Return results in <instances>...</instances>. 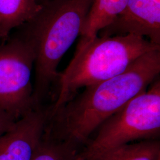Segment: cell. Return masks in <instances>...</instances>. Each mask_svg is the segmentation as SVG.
I'll return each instance as SVG.
<instances>
[{"label":"cell","mask_w":160,"mask_h":160,"mask_svg":"<svg viewBox=\"0 0 160 160\" xmlns=\"http://www.w3.org/2000/svg\"><path fill=\"white\" fill-rule=\"evenodd\" d=\"M160 73V49L138 58L122 73L84 88L51 118L47 131L59 140L85 146L103 122L148 88Z\"/></svg>","instance_id":"1"},{"label":"cell","mask_w":160,"mask_h":160,"mask_svg":"<svg viewBox=\"0 0 160 160\" xmlns=\"http://www.w3.org/2000/svg\"><path fill=\"white\" fill-rule=\"evenodd\" d=\"M92 0H49L34 17L14 30L29 40L35 52L33 97L44 106L56 85L58 67L80 36Z\"/></svg>","instance_id":"2"},{"label":"cell","mask_w":160,"mask_h":160,"mask_svg":"<svg viewBox=\"0 0 160 160\" xmlns=\"http://www.w3.org/2000/svg\"><path fill=\"white\" fill-rule=\"evenodd\" d=\"M160 49V45L135 34L81 38L73 58L59 72L57 95L49 108L52 117L77 95L81 88L95 85L123 72L147 52Z\"/></svg>","instance_id":"3"},{"label":"cell","mask_w":160,"mask_h":160,"mask_svg":"<svg viewBox=\"0 0 160 160\" xmlns=\"http://www.w3.org/2000/svg\"><path fill=\"white\" fill-rule=\"evenodd\" d=\"M97 135L80 152V160L133 141L158 139L160 135V80L133 97L97 129Z\"/></svg>","instance_id":"4"},{"label":"cell","mask_w":160,"mask_h":160,"mask_svg":"<svg viewBox=\"0 0 160 160\" xmlns=\"http://www.w3.org/2000/svg\"><path fill=\"white\" fill-rule=\"evenodd\" d=\"M34 61L33 46L16 30L0 42V109L16 120L37 108L32 79Z\"/></svg>","instance_id":"5"},{"label":"cell","mask_w":160,"mask_h":160,"mask_svg":"<svg viewBox=\"0 0 160 160\" xmlns=\"http://www.w3.org/2000/svg\"><path fill=\"white\" fill-rule=\"evenodd\" d=\"M49 107L37 108L16 120L0 136V160H32L43 139Z\"/></svg>","instance_id":"6"},{"label":"cell","mask_w":160,"mask_h":160,"mask_svg":"<svg viewBox=\"0 0 160 160\" xmlns=\"http://www.w3.org/2000/svg\"><path fill=\"white\" fill-rule=\"evenodd\" d=\"M135 34L160 45V0H129L126 9L99 36Z\"/></svg>","instance_id":"7"},{"label":"cell","mask_w":160,"mask_h":160,"mask_svg":"<svg viewBox=\"0 0 160 160\" xmlns=\"http://www.w3.org/2000/svg\"><path fill=\"white\" fill-rule=\"evenodd\" d=\"M129 0H92L80 37L87 39L98 36L125 11Z\"/></svg>","instance_id":"8"},{"label":"cell","mask_w":160,"mask_h":160,"mask_svg":"<svg viewBox=\"0 0 160 160\" xmlns=\"http://www.w3.org/2000/svg\"><path fill=\"white\" fill-rule=\"evenodd\" d=\"M41 7L36 0H0V41L7 40L14 29L34 17Z\"/></svg>","instance_id":"9"},{"label":"cell","mask_w":160,"mask_h":160,"mask_svg":"<svg viewBox=\"0 0 160 160\" xmlns=\"http://www.w3.org/2000/svg\"><path fill=\"white\" fill-rule=\"evenodd\" d=\"M82 160H160V142L155 139L126 143Z\"/></svg>","instance_id":"10"},{"label":"cell","mask_w":160,"mask_h":160,"mask_svg":"<svg viewBox=\"0 0 160 160\" xmlns=\"http://www.w3.org/2000/svg\"><path fill=\"white\" fill-rule=\"evenodd\" d=\"M80 147L59 140L45 131L43 139L32 160H81Z\"/></svg>","instance_id":"11"},{"label":"cell","mask_w":160,"mask_h":160,"mask_svg":"<svg viewBox=\"0 0 160 160\" xmlns=\"http://www.w3.org/2000/svg\"><path fill=\"white\" fill-rule=\"evenodd\" d=\"M16 120L10 115L0 109V136L10 129Z\"/></svg>","instance_id":"12"},{"label":"cell","mask_w":160,"mask_h":160,"mask_svg":"<svg viewBox=\"0 0 160 160\" xmlns=\"http://www.w3.org/2000/svg\"><path fill=\"white\" fill-rule=\"evenodd\" d=\"M48 1H49V0H36L37 2H38L39 5H42V4L45 3V2H46Z\"/></svg>","instance_id":"13"},{"label":"cell","mask_w":160,"mask_h":160,"mask_svg":"<svg viewBox=\"0 0 160 160\" xmlns=\"http://www.w3.org/2000/svg\"><path fill=\"white\" fill-rule=\"evenodd\" d=\"M0 42H1V41H0Z\"/></svg>","instance_id":"14"}]
</instances>
